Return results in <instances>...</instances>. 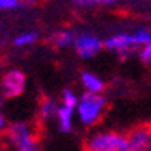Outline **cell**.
I'll return each mask as SVG.
<instances>
[{
  "label": "cell",
  "instance_id": "9a60e30c",
  "mask_svg": "<svg viewBox=\"0 0 151 151\" xmlns=\"http://www.w3.org/2000/svg\"><path fill=\"white\" fill-rule=\"evenodd\" d=\"M22 7H23L22 0H0V10L2 12H15Z\"/></svg>",
  "mask_w": 151,
  "mask_h": 151
},
{
  "label": "cell",
  "instance_id": "5b68a950",
  "mask_svg": "<svg viewBox=\"0 0 151 151\" xmlns=\"http://www.w3.org/2000/svg\"><path fill=\"white\" fill-rule=\"evenodd\" d=\"M0 88H2L0 90L2 98H5V100H12V98L20 96L27 88V75L18 68H9L2 75Z\"/></svg>",
  "mask_w": 151,
  "mask_h": 151
},
{
  "label": "cell",
  "instance_id": "9c48e42d",
  "mask_svg": "<svg viewBox=\"0 0 151 151\" xmlns=\"http://www.w3.org/2000/svg\"><path fill=\"white\" fill-rule=\"evenodd\" d=\"M80 85L83 86V91H90V93H105V88H106V83L101 76L90 70L81 71Z\"/></svg>",
  "mask_w": 151,
  "mask_h": 151
},
{
  "label": "cell",
  "instance_id": "7c38bea8",
  "mask_svg": "<svg viewBox=\"0 0 151 151\" xmlns=\"http://www.w3.org/2000/svg\"><path fill=\"white\" fill-rule=\"evenodd\" d=\"M37 40H38V33L35 30H23L12 38V45L17 48H25V47L33 45Z\"/></svg>",
  "mask_w": 151,
  "mask_h": 151
},
{
  "label": "cell",
  "instance_id": "7a4b0ae2",
  "mask_svg": "<svg viewBox=\"0 0 151 151\" xmlns=\"http://www.w3.org/2000/svg\"><path fill=\"white\" fill-rule=\"evenodd\" d=\"M105 108H106V98L103 93L83 91L76 106V120L85 128H93L103 118Z\"/></svg>",
  "mask_w": 151,
  "mask_h": 151
},
{
  "label": "cell",
  "instance_id": "5bb4252c",
  "mask_svg": "<svg viewBox=\"0 0 151 151\" xmlns=\"http://www.w3.org/2000/svg\"><path fill=\"white\" fill-rule=\"evenodd\" d=\"M73 4L81 9H90V7H111L116 4V0H73Z\"/></svg>",
  "mask_w": 151,
  "mask_h": 151
},
{
  "label": "cell",
  "instance_id": "8992f818",
  "mask_svg": "<svg viewBox=\"0 0 151 151\" xmlns=\"http://www.w3.org/2000/svg\"><path fill=\"white\" fill-rule=\"evenodd\" d=\"M105 48V40L100 38L93 32H76V42H75V53L83 60L96 57Z\"/></svg>",
  "mask_w": 151,
  "mask_h": 151
},
{
  "label": "cell",
  "instance_id": "ba28073f",
  "mask_svg": "<svg viewBox=\"0 0 151 151\" xmlns=\"http://www.w3.org/2000/svg\"><path fill=\"white\" fill-rule=\"evenodd\" d=\"M75 113H76V108H71V106H65V105H60L58 106V113H57V121L58 124V131L63 134H70L73 131V126H75Z\"/></svg>",
  "mask_w": 151,
  "mask_h": 151
},
{
  "label": "cell",
  "instance_id": "4fadbf2b",
  "mask_svg": "<svg viewBox=\"0 0 151 151\" xmlns=\"http://www.w3.org/2000/svg\"><path fill=\"white\" fill-rule=\"evenodd\" d=\"M78 101H80V95L73 91L71 88H65L60 95V105H65V106H71L76 108L78 106Z\"/></svg>",
  "mask_w": 151,
  "mask_h": 151
},
{
  "label": "cell",
  "instance_id": "52a82bcc",
  "mask_svg": "<svg viewBox=\"0 0 151 151\" xmlns=\"http://www.w3.org/2000/svg\"><path fill=\"white\" fill-rule=\"evenodd\" d=\"M129 151H151V126H136L128 133Z\"/></svg>",
  "mask_w": 151,
  "mask_h": 151
},
{
  "label": "cell",
  "instance_id": "30bf717a",
  "mask_svg": "<svg viewBox=\"0 0 151 151\" xmlns=\"http://www.w3.org/2000/svg\"><path fill=\"white\" fill-rule=\"evenodd\" d=\"M58 106H60V101H57L55 98H43L40 103H38V118L42 121H50L57 118L58 113Z\"/></svg>",
  "mask_w": 151,
  "mask_h": 151
},
{
  "label": "cell",
  "instance_id": "8fae6325",
  "mask_svg": "<svg viewBox=\"0 0 151 151\" xmlns=\"http://www.w3.org/2000/svg\"><path fill=\"white\" fill-rule=\"evenodd\" d=\"M53 45L60 50H67V48H73L76 42V32L70 30V28H63L53 33Z\"/></svg>",
  "mask_w": 151,
  "mask_h": 151
},
{
  "label": "cell",
  "instance_id": "ac0fdd59",
  "mask_svg": "<svg viewBox=\"0 0 151 151\" xmlns=\"http://www.w3.org/2000/svg\"><path fill=\"white\" fill-rule=\"evenodd\" d=\"M146 2H151V0H146Z\"/></svg>",
  "mask_w": 151,
  "mask_h": 151
},
{
  "label": "cell",
  "instance_id": "e0dca14e",
  "mask_svg": "<svg viewBox=\"0 0 151 151\" xmlns=\"http://www.w3.org/2000/svg\"><path fill=\"white\" fill-rule=\"evenodd\" d=\"M7 126H9V124H7V120H5V115L2 113V115H0V128H2V131H5Z\"/></svg>",
  "mask_w": 151,
  "mask_h": 151
},
{
  "label": "cell",
  "instance_id": "277c9868",
  "mask_svg": "<svg viewBox=\"0 0 151 151\" xmlns=\"http://www.w3.org/2000/svg\"><path fill=\"white\" fill-rule=\"evenodd\" d=\"M4 133L14 151H40L38 138L27 121H12Z\"/></svg>",
  "mask_w": 151,
  "mask_h": 151
},
{
  "label": "cell",
  "instance_id": "3957f363",
  "mask_svg": "<svg viewBox=\"0 0 151 151\" xmlns=\"http://www.w3.org/2000/svg\"><path fill=\"white\" fill-rule=\"evenodd\" d=\"M86 151H129L128 134L115 129L93 131L85 141Z\"/></svg>",
  "mask_w": 151,
  "mask_h": 151
},
{
  "label": "cell",
  "instance_id": "6da1fadb",
  "mask_svg": "<svg viewBox=\"0 0 151 151\" xmlns=\"http://www.w3.org/2000/svg\"><path fill=\"white\" fill-rule=\"evenodd\" d=\"M151 40V32L141 27L133 32H116L105 38V50L116 55H128L136 48H141Z\"/></svg>",
  "mask_w": 151,
  "mask_h": 151
},
{
  "label": "cell",
  "instance_id": "2e32d148",
  "mask_svg": "<svg viewBox=\"0 0 151 151\" xmlns=\"http://www.w3.org/2000/svg\"><path fill=\"white\" fill-rule=\"evenodd\" d=\"M138 57H139V60H141L145 65L151 67V40L148 42L145 47H141V48H139V52H138Z\"/></svg>",
  "mask_w": 151,
  "mask_h": 151
}]
</instances>
